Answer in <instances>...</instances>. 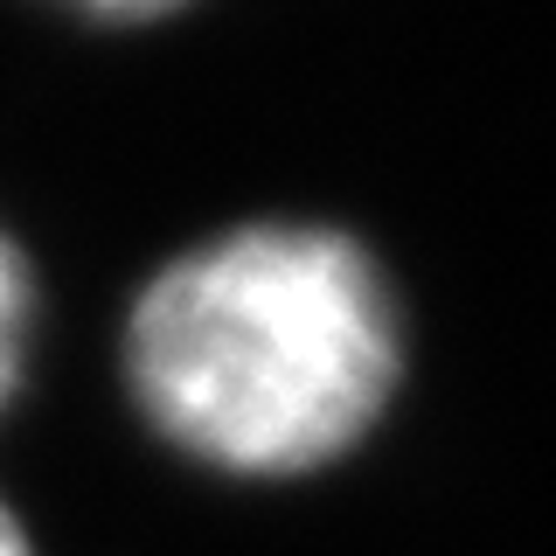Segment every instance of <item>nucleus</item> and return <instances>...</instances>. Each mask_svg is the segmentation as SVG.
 I'll list each match as a JSON object with an SVG mask.
<instances>
[{"label":"nucleus","mask_w":556,"mask_h":556,"mask_svg":"<svg viewBox=\"0 0 556 556\" xmlns=\"http://www.w3.org/2000/svg\"><path fill=\"white\" fill-rule=\"evenodd\" d=\"M70 8L104 14V22H139V14H167V8H181V0H70Z\"/></svg>","instance_id":"nucleus-3"},{"label":"nucleus","mask_w":556,"mask_h":556,"mask_svg":"<svg viewBox=\"0 0 556 556\" xmlns=\"http://www.w3.org/2000/svg\"><path fill=\"white\" fill-rule=\"evenodd\" d=\"M0 556H35V549H28V535L14 529V515H8V508H0Z\"/></svg>","instance_id":"nucleus-4"},{"label":"nucleus","mask_w":556,"mask_h":556,"mask_svg":"<svg viewBox=\"0 0 556 556\" xmlns=\"http://www.w3.org/2000/svg\"><path fill=\"white\" fill-rule=\"evenodd\" d=\"M22 341H28V271L14 243L0 237V404L14 390V369H22Z\"/></svg>","instance_id":"nucleus-2"},{"label":"nucleus","mask_w":556,"mask_h":556,"mask_svg":"<svg viewBox=\"0 0 556 556\" xmlns=\"http://www.w3.org/2000/svg\"><path fill=\"white\" fill-rule=\"evenodd\" d=\"M126 376L147 417L223 473L341 459L396 390V306L341 230L251 223L139 292Z\"/></svg>","instance_id":"nucleus-1"}]
</instances>
